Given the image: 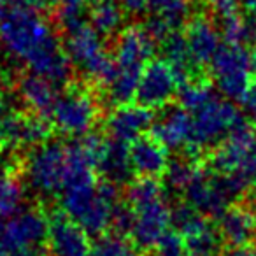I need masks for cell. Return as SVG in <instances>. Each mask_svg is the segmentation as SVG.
Returning a JSON list of instances; mask_svg holds the SVG:
<instances>
[{
  "label": "cell",
  "mask_w": 256,
  "mask_h": 256,
  "mask_svg": "<svg viewBox=\"0 0 256 256\" xmlns=\"http://www.w3.org/2000/svg\"><path fill=\"white\" fill-rule=\"evenodd\" d=\"M6 110H8V104H6V100L0 96V118L6 116Z\"/></svg>",
  "instance_id": "cell-43"
},
{
  "label": "cell",
  "mask_w": 256,
  "mask_h": 256,
  "mask_svg": "<svg viewBox=\"0 0 256 256\" xmlns=\"http://www.w3.org/2000/svg\"><path fill=\"white\" fill-rule=\"evenodd\" d=\"M154 53V39L144 26H128L116 40V67L144 68Z\"/></svg>",
  "instance_id": "cell-15"
},
{
  "label": "cell",
  "mask_w": 256,
  "mask_h": 256,
  "mask_svg": "<svg viewBox=\"0 0 256 256\" xmlns=\"http://www.w3.org/2000/svg\"><path fill=\"white\" fill-rule=\"evenodd\" d=\"M4 218H0V235H2V232H4Z\"/></svg>",
  "instance_id": "cell-46"
},
{
  "label": "cell",
  "mask_w": 256,
  "mask_h": 256,
  "mask_svg": "<svg viewBox=\"0 0 256 256\" xmlns=\"http://www.w3.org/2000/svg\"><path fill=\"white\" fill-rule=\"evenodd\" d=\"M92 0H60L58 4V22L65 32H74L86 25Z\"/></svg>",
  "instance_id": "cell-27"
},
{
  "label": "cell",
  "mask_w": 256,
  "mask_h": 256,
  "mask_svg": "<svg viewBox=\"0 0 256 256\" xmlns=\"http://www.w3.org/2000/svg\"><path fill=\"white\" fill-rule=\"evenodd\" d=\"M164 42V53L167 58L168 64L174 67L176 74H178L179 81L186 82L190 81V76L193 74V67H195V62H193L192 54H190L188 40L186 36H181L178 32H172L167 39L162 40Z\"/></svg>",
  "instance_id": "cell-22"
},
{
  "label": "cell",
  "mask_w": 256,
  "mask_h": 256,
  "mask_svg": "<svg viewBox=\"0 0 256 256\" xmlns=\"http://www.w3.org/2000/svg\"><path fill=\"white\" fill-rule=\"evenodd\" d=\"M190 54L196 65L210 64L221 50V34L207 18H195L186 30Z\"/></svg>",
  "instance_id": "cell-17"
},
{
  "label": "cell",
  "mask_w": 256,
  "mask_h": 256,
  "mask_svg": "<svg viewBox=\"0 0 256 256\" xmlns=\"http://www.w3.org/2000/svg\"><path fill=\"white\" fill-rule=\"evenodd\" d=\"M65 53L70 64H74L82 74L95 81L109 84L116 72V64L107 54L102 37L93 26L84 25L68 34Z\"/></svg>",
  "instance_id": "cell-5"
},
{
  "label": "cell",
  "mask_w": 256,
  "mask_h": 256,
  "mask_svg": "<svg viewBox=\"0 0 256 256\" xmlns=\"http://www.w3.org/2000/svg\"><path fill=\"white\" fill-rule=\"evenodd\" d=\"M130 160L134 172L146 178H156L164 174L168 165L167 148L154 137H140L130 146Z\"/></svg>",
  "instance_id": "cell-18"
},
{
  "label": "cell",
  "mask_w": 256,
  "mask_h": 256,
  "mask_svg": "<svg viewBox=\"0 0 256 256\" xmlns=\"http://www.w3.org/2000/svg\"><path fill=\"white\" fill-rule=\"evenodd\" d=\"M98 107L93 96L82 90H70L58 96L50 118L54 126L67 136H84L96 121Z\"/></svg>",
  "instance_id": "cell-9"
},
{
  "label": "cell",
  "mask_w": 256,
  "mask_h": 256,
  "mask_svg": "<svg viewBox=\"0 0 256 256\" xmlns=\"http://www.w3.org/2000/svg\"><path fill=\"white\" fill-rule=\"evenodd\" d=\"M9 256H42L36 248H25V249H16V251H11Z\"/></svg>",
  "instance_id": "cell-41"
},
{
  "label": "cell",
  "mask_w": 256,
  "mask_h": 256,
  "mask_svg": "<svg viewBox=\"0 0 256 256\" xmlns=\"http://www.w3.org/2000/svg\"><path fill=\"white\" fill-rule=\"evenodd\" d=\"M214 98V93L209 84L202 81H186L179 88V102L181 107H184L190 112H195L200 107L209 104Z\"/></svg>",
  "instance_id": "cell-29"
},
{
  "label": "cell",
  "mask_w": 256,
  "mask_h": 256,
  "mask_svg": "<svg viewBox=\"0 0 256 256\" xmlns=\"http://www.w3.org/2000/svg\"><path fill=\"white\" fill-rule=\"evenodd\" d=\"M90 22L100 36H112L123 25V11L112 0H100L92 8Z\"/></svg>",
  "instance_id": "cell-25"
},
{
  "label": "cell",
  "mask_w": 256,
  "mask_h": 256,
  "mask_svg": "<svg viewBox=\"0 0 256 256\" xmlns=\"http://www.w3.org/2000/svg\"><path fill=\"white\" fill-rule=\"evenodd\" d=\"M118 202L116 182L106 179L104 182L70 186L64 190L62 209L74 220L88 235H102L112 224Z\"/></svg>",
  "instance_id": "cell-2"
},
{
  "label": "cell",
  "mask_w": 256,
  "mask_h": 256,
  "mask_svg": "<svg viewBox=\"0 0 256 256\" xmlns=\"http://www.w3.org/2000/svg\"><path fill=\"white\" fill-rule=\"evenodd\" d=\"M48 244L53 256H88L92 252L88 234L67 214L54 216L50 223Z\"/></svg>",
  "instance_id": "cell-14"
},
{
  "label": "cell",
  "mask_w": 256,
  "mask_h": 256,
  "mask_svg": "<svg viewBox=\"0 0 256 256\" xmlns=\"http://www.w3.org/2000/svg\"><path fill=\"white\" fill-rule=\"evenodd\" d=\"M96 168L112 182H124L130 179L134 172L130 160V148L116 139H106L98 156Z\"/></svg>",
  "instance_id": "cell-19"
},
{
  "label": "cell",
  "mask_w": 256,
  "mask_h": 256,
  "mask_svg": "<svg viewBox=\"0 0 256 256\" xmlns=\"http://www.w3.org/2000/svg\"><path fill=\"white\" fill-rule=\"evenodd\" d=\"M148 9L170 23L174 28L184 23L190 14L188 0H148Z\"/></svg>",
  "instance_id": "cell-30"
},
{
  "label": "cell",
  "mask_w": 256,
  "mask_h": 256,
  "mask_svg": "<svg viewBox=\"0 0 256 256\" xmlns=\"http://www.w3.org/2000/svg\"><path fill=\"white\" fill-rule=\"evenodd\" d=\"M242 102H244V107L248 109V112L256 116V84H251V88L248 90Z\"/></svg>",
  "instance_id": "cell-40"
},
{
  "label": "cell",
  "mask_w": 256,
  "mask_h": 256,
  "mask_svg": "<svg viewBox=\"0 0 256 256\" xmlns=\"http://www.w3.org/2000/svg\"><path fill=\"white\" fill-rule=\"evenodd\" d=\"M249 184V178L242 174H209L196 170L195 178L184 190L188 204L209 216H221L230 202Z\"/></svg>",
  "instance_id": "cell-3"
},
{
  "label": "cell",
  "mask_w": 256,
  "mask_h": 256,
  "mask_svg": "<svg viewBox=\"0 0 256 256\" xmlns=\"http://www.w3.org/2000/svg\"><path fill=\"white\" fill-rule=\"evenodd\" d=\"M142 70L144 68L137 67H116L112 79L107 84V95H109L110 102L118 104V106L130 102L137 95Z\"/></svg>",
  "instance_id": "cell-23"
},
{
  "label": "cell",
  "mask_w": 256,
  "mask_h": 256,
  "mask_svg": "<svg viewBox=\"0 0 256 256\" xmlns=\"http://www.w3.org/2000/svg\"><path fill=\"white\" fill-rule=\"evenodd\" d=\"M54 86L56 84L51 82L50 79L32 72L20 81V96L30 109L50 116L51 109L58 98Z\"/></svg>",
  "instance_id": "cell-21"
},
{
  "label": "cell",
  "mask_w": 256,
  "mask_h": 256,
  "mask_svg": "<svg viewBox=\"0 0 256 256\" xmlns=\"http://www.w3.org/2000/svg\"><path fill=\"white\" fill-rule=\"evenodd\" d=\"M112 224L121 232V234H130L134 224V210L132 207H118L116 216H114Z\"/></svg>",
  "instance_id": "cell-37"
},
{
  "label": "cell",
  "mask_w": 256,
  "mask_h": 256,
  "mask_svg": "<svg viewBox=\"0 0 256 256\" xmlns=\"http://www.w3.org/2000/svg\"><path fill=\"white\" fill-rule=\"evenodd\" d=\"M244 6L246 11L249 12V16L256 20V0H244Z\"/></svg>",
  "instance_id": "cell-42"
},
{
  "label": "cell",
  "mask_w": 256,
  "mask_h": 256,
  "mask_svg": "<svg viewBox=\"0 0 256 256\" xmlns=\"http://www.w3.org/2000/svg\"><path fill=\"white\" fill-rule=\"evenodd\" d=\"M207 2L214 9V12H218L221 16H228L237 12L238 0H207Z\"/></svg>",
  "instance_id": "cell-38"
},
{
  "label": "cell",
  "mask_w": 256,
  "mask_h": 256,
  "mask_svg": "<svg viewBox=\"0 0 256 256\" xmlns=\"http://www.w3.org/2000/svg\"><path fill=\"white\" fill-rule=\"evenodd\" d=\"M220 234L234 248L249 246L256 235V218L248 209L230 207L220 216Z\"/></svg>",
  "instance_id": "cell-20"
},
{
  "label": "cell",
  "mask_w": 256,
  "mask_h": 256,
  "mask_svg": "<svg viewBox=\"0 0 256 256\" xmlns=\"http://www.w3.org/2000/svg\"><path fill=\"white\" fill-rule=\"evenodd\" d=\"M39 6L40 0H0V42L34 74L64 84L70 78V60Z\"/></svg>",
  "instance_id": "cell-1"
},
{
  "label": "cell",
  "mask_w": 256,
  "mask_h": 256,
  "mask_svg": "<svg viewBox=\"0 0 256 256\" xmlns=\"http://www.w3.org/2000/svg\"><path fill=\"white\" fill-rule=\"evenodd\" d=\"M178 82V74L167 60H154L144 67L136 98L140 106L160 109L167 106L176 95Z\"/></svg>",
  "instance_id": "cell-11"
},
{
  "label": "cell",
  "mask_w": 256,
  "mask_h": 256,
  "mask_svg": "<svg viewBox=\"0 0 256 256\" xmlns=\"http://www.w3.org/2000/svg\"><path fill=\"white\" fill-rule=\"evenodd\" d=\"M210 164L218 174H242L254 178L256 132L242 118L224 137V142L214 151Z\"/></svg>",
  "instance_id": "cell-6"
},
{
  "label": "cell",
  "mask_w": 256,
  "mask_h": 256,
  "mask_svg": "<svg viewBox=\"0 0 256 256\" xmlns=\"http://www.w3.org/2000/svg\"><path fill=\"white\" fill-rule=\"evenodd\" d=\"M50 223L46 216L37 209H26L16 212L0 235V240L9 251L25 248H37L48 238Z\"/></svg>",
  "instance_id": "cell-12"
},
{
  "label": "cell",
  "mask_w": 256,
  "mask_h": 256,
  "mask_svg": "<svg viewBox=\"0 0 256 256\" xmlns=\"http://www.w3.org/2000/svg\"><path fill=\"white\" fill-rule=\"evenodd\" d=\"M153 126V114L146 106H120L107 118V132L110 139L132 144L142 137L146 130Z\"/></svg>",
  "instance_id": "cell-13"
},
{
  "label": "cell",
  "mask_w": 256,
  "mask_h": 256,
  "mask_svg": "<svg viewBox=\"0 0 256 256\" xmlns=\"http://www.w3.org/2000/svg\"><path fill=\"white\" fill-rule=\"evenodd\" d=\"M193 128L192 139L188 148L192 151H200L212 144L223 140L230 134V130L240 121L237 109L228 100H221L214 96L209 104L192 112Z\"/></svg>",
  "instance_id": "cell-8"
},
{
  "label": "cell",
  "mask_w": 256,
  "mask_h": 256,
  "mask_svg": "<svg viewBox=\"0 0 256 256\" xmlns=\"http://www.w3.org/2000/svg\"><path fill=\"white\" fill-rule=\"evenodd\" d=\"M254 179H256V172H254Z\"/></svg>",
  "instance_id": "cell-47"
},
{
  "label": "cell",
  "mask_w": 256,
  "mask_h": 256,
  "mask_svg": "<svg viewBox=\"0 0 256 256\" xmlns=\"http://www.w3.org/2000/svg\"><path fill=\"white\" fill-rule=\"evenodd\" d=\"M195 174H196V168H193V165L190 162L182 160V158L170 160L164 172L165 182L172 190H178V192H184L190 182H192V179L195 178Z\"/></svg>",
  "instance_id": "cell-31"
},
{
  "label": "cell",
  "mask_w": 256,
  "mask_h": 256,
  "mask_svg": "<svg viewBox=\"0 0 256 256\" xmlns=\"http://www.w3.org/2000/svg\"><path fill=\"white\" fill-rule=\"evenodd\" d=\"M92 256H140L121 237H102L95 244Z\"/></svg>",
  "instance_id": "cell-34"
},
{
  "label": "cell",
  "mask_w": 256,
  "mask_h": 256,
  "mask_svg": "<svg viewBox=\"0 0 256 256\" xmlns=\"http://www.w3.org/2000/svg\"><path fill=\"white\" fill-rule=\"evenodd\" d=\"M42 4H46V6H58L60 4V0H40Z\"/></svg>",
  "instance_id": "cell-45"
},
{
  "label": "cell",
  "mask_w": 256,
  "mask_h": 256,
  "mask_svg": "<svg viewBox=\"0 0 256 256\" xmlns=\"http://www.w3.org/2000/svg\"><path fill=\"white\" fill-rule=\"evenodd\" d=\"M221 238H223L221 234H218L209 223H206L198 230L184 235L188 256H220Z\"/></svg>",
  "instance_id": "cell-26"
},
{
  "label": "cell",
  "mask_w": 256,
  "mask_h": 256,
  "mask_svg": "<svg viewBox=\"0 0 256 256\" xmlns=\"http://www.w3.org/2000/svg\"><path fill=\"white\" fill-rule=\"evenodd\" d=\"M221 36L228 44L238 46H256V20L242 18L237 12L228 16H221Z\"/></svg>",
  "instance_id": "cell-24"
},
{
  "label": "cell",
  "mask_w": 256,
  "mask_h": 256,
  "mask_svg": "<svg viewBox=\"0 0 256 256\" xmlns=\"http://www.w3.org/2000/svg\"><path fill=\"white\" fill-rule=\"evenodd\" d=\"M9 252H11V251H9V249L6 248L4 242L0 240V256H9Z\"/></svg>",
  "instance_id": "cell-44"
},
{
  "label": "cell",
  "mask_w": 256,
  "mask_h": 256,
  "mask_svg": "<svg viewBox=\"0 0 256 256\" xmlns=\"http://www.w3.org/2000/svg\"><path fill=\"white\" fill-rule=\"evenodd\" d=\"M121 6L132 14H140L144 9H148V0H121Z\"/></svg>",
  "instance_id": "cell-39"
},
{
  "label": "cell",
  "mask_w": 256,
  "mask_h": 256,
  "mask_svg": "<svg viewBox=\"0 0 256 256\" xmlns=\"http://www.w3.org/2000/svg\"><path fill=\"white\" fill-rule=\"evenodd\" d=\"M144 28L148 30V34H150V36L153 37L154 40L167 39V37L170 36L172 32H174V26H172L170 23L165 22L164 18L156 16V14H153L150 20H148L146 25H144Z\"/></svg>",
  "instance_id": "cell-36"
},
{
  "label": "cell",
  "mask_w": 256,
  "mask_h": 256,
  "mask_svg": "<svg viewBox=\"0 0 256 256\" xmlns=\"http://www.w3.org/2000/svg\"><path fill=\"white\" fill-rule=\"evenodd\" d=\"M25 120L22 116L0 118V142L9 146H25Z\"/></svg>",
  "instance_id": "cell-33"
},
{
  "label": "cell",
  "mask_w": 256,
  "mask_h": 256,
  "mask_svg": "<svg viewBox=\"0 0 256 256\" xmlns=\"http://www.w3.org/2000/svg\"><path fill=\"white\" fill-rule=\"evenodd\" d=\"M67 174V146L60 142H44L34 150L26 164V182L42 196L64 192Z\"/></svg>",
  "instance_id": "cell-7"
},
{
  "label": "cell",
  "mask_w": 256,
  "mask_h": 256,
  "mask_svg": "<svg viewBox=\"0 0 256 256\" xmlns=\"http://www.w3.org/2000/svg\"><path fill=\"white\" fill-rule=\"evenodd\" d=\"M210 64L218 90L226 98H244L256 72V51L249 46L228 44L218 51Z\"/></svg>",
  "instance_id": "cell-4"
},
{
  "label": "cell",
  "mask_w": 256,
  "mask_h": 256,
  "mask_svg": "<svg viewBox=\"0 0 256 256\" xmlns=\"http://www.w3.org/2000/svg\"><path fill=\"white\" fill-rule=\"evenodd\" d=\"M134 210V224L130 235L139 248H154L168 232L172 223V210L164 196L130 206Z\"/></svg>",
  "instance_id": "cell-10"
},
{
  "label": "cell",
  "mask_w": 256,
  "mask_h": 256,
  "mask_svg": "<svg viewBox=\"0 0 256 256\" xmlns=\"http://www.w3.org/2000/svg\"><path fill=\"white\" fill-rule=\"evenodd\" d=\"M23 202V188L8 172L0 174V218L14 216Z\"/></svg>",
  "instance_id": "cell-28"
},
{
  "label": "cell",
  "mask_w": 256,
  "mask_h": 256,
  "mask_svg": "<svg viewBox=\"0 0 256 256\" xmlns=\"http://www.w3.org/2000/svg\"><path fill=\"white\" fill-rule=\"evenodd\" d=\"M151 128H153V137L165 148L170 150L188 148L192 139L193 116L184 107H174L164 110Z\"/></svg>",
  "instance_id": "cell-16"
},
{
  "label": "cell",
  "mask_w": 256,
  "mask_h": 256,
  "mask_svg": "<svg viewBox=\"0 0 256 256\" xmlns=\"http://www.w3.org/2000/svg\"><path fill=\"white\" fill-rule=\"evenodd\" d=\"M172 223H174L176 230L184 237V235H190L192 232L204 226L207 221L204 220V214L196 210L192 204H182L172 212Z\"/></svg>",
  "instance_id": "cell-32"
},
{
  "label": "cell",
  "mask_w": 256,
  "mask_h": 256,
  "mask_svg": "<svg viewBox=\"0 0 256 256\" xmlns=\"http://www.w3.org/2000/svg\"><path fill=\"white\" fill-rule=\"evenodd\" d=\"M156 256H188L186 240L178 230L167 232L154 246Z\"/></svg>",
  "instance_id": "cell-35"
}]
</instances>
